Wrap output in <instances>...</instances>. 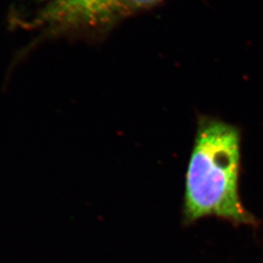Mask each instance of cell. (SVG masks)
<instances>
[{
	"label": "cell",
	"mask_w": 263,
	"mask_h": 263,
	"mask_svg": "<svg viewBox=\"0 0 263 263\" xmlns=\"http://www.w3.org/2000/svg\"><path fill=\"white\" fill-rule=\"evenodd\" d=\"M241 131L230 123L198 115L197 129L185 175L182 222L217 217L234 226L258 228L259 220L239 194Z\"/></svg>",
	"instance_id": "cell-1"
},
{
	"label": "cell",
	"mask_w": 263,
	"mask_h": 263,
	"mask_svg": "<svg viewBox=\"0 0 263 263\" xmlns=\"http://www.w3.org/2000/svg\"><path fill=\"white\" fill-rule=\"evenodd\" d=\"M163 0H48L21 28L38 31L35 42L51 38L98 42L123 20L152 8Z\"/></svg>",
	"instance_id": "cell-2"
}]
</instances>
